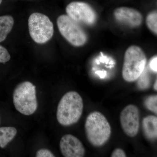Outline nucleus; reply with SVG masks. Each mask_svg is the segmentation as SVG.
I'll return each mask as SVG.
<instances>
[{
	"mask_svg": "<svg viewBox=\"0 0 157 157\" xmlns=\"http://www.w3.org/2000/svg\"><path fill=\"white\" fill-rule=\"evenodd\" d=\"M82 98L78 93H66L59 102L57 110V119L64 126L76 124L81 117L83 111Z\"/></svg>",
	"mask_w": 157,
	"mask_h": 157,
	"instance_id": "obj_1",
	"label": "nucleus"
},
{
	"mask_svg": "<svg viewBox=\"0 0 157 157\" xmlns=\"http://www.w3.org/2000/svg\"><path fill=\"white\" fill-rule=\"evenodd\" d=\"M86 137L95 147L104 145L111 135V127L106 117L101 113L95 111L88 116L85 124Z\"/></svg>",
	"mask_w": 157,
	"mask_h": 157,
	"instance_id": "obj_2",
	"label": "nucleus"
},
{
	"mask_svg": "<svg viewBox=\"0 0 157 157\" xmlns=\"http://www.w3.org/2000/svg\"><path fill=\"white\" fill-rule=\"evenodd\" d=\"M145 54L140 47L132 45L127 49L122 69V76L128 82L135 81L140 77L146 63Z\"/></svg>",
	"mask_w": 157,
	"mask_h": 157,
	"instance_id": "obj_3",
	"label": "nucleus"
},
{
	"mask_svg": "<svg viewBox=\"0 0 157 157\" xmlns=\"http://www.w3.org/2000/svg\"><path fill=\"white\" fill-rule=\"evenodd\" d=\"M13 103L16 109L24 115H32L38 107L36 86L29 81L19 83L13 94Z\"/></svg>",
	"mask_w": 157,
	"mask_h": 157,
	"instance_id": "obj_4",
	"label": "nucleus"
},
{
	"mask_svg": "<svg viewBox=\"0 0 157 157\" xmlns=\"http://www.w3.org/2000/svg\"><path fill=\"white\" fill-rule=\"evenodd\" d=\"M29 29L31 38L38 44H44L53 36V25L45 14L34 13L28 21Z\"/></svg>",
	"mask_w": 157,
	"mask_h": 157,
	"instance_id": "obj_5",
	"label": "nucleus"
},
{
	"mask_svg": "<svg viewBox=\"0 0 157 157\" xmlns=\"http://www.w3.org/2000/svg\"><path fill=\"white\" fill-rule=\"evenodd\" d=\"M57 23L60 33L70 44L75 46H81L86 43L87 37L85 32L78 22L68 15L59 16Z\"/></svg>",
	"mask_w": 157,
	"mask_h": 157,
	"instance_id": "obj_6",
	"label": "nucleus"
},
{
	"mask_svg": "<svg viewBox=\"0 0 157 157\" xmlns=\"http://www.w3.org/2000/svg\"><path fill=\"white\" fill-rule=\"evenodd\" d=\"M68 16L76 22L92 25L95 22L97 16L94 10L87 3L74 2L66 8Z\"/></svg>",
	"mask_w": 157,
	"mask_h": 157,
	"instance_id": "obj_7",
	"label": "nucleus"
},
{
	"mask_svg": "<svg viewBox=\"0 0 157 157\" xmlns=\"http://www.w3.org/2000/svg\"><path fill=\"white\" fill-rule=\"evenodd\" d=\"M120 122L125 134L130 137L137 135L139 128V112L135 105H128L121 113Z\"/></svg>",
	"mask_w": 157,
	"mask_h": 157,
	"instance_id": "obj_8",
	"label": "nucleus"
},
{
	"mask_svg": "<svg viewBox=\"0 0 157 157\" xmlns=\"http://www.w3.org/2000/svg\"><path fill=\"white\" fill-rule=\"evenodd\" d=\"M60 149L65 157H82L85 154V149L79 139L72 135H64L61 139Z\"/></svg>",
	"mask_w": 157,
	"mask_h": 157,
	"instance_id": "obj_9",
	"label": "nucleus"
},
{
	"mask_svg": "<svg viewBox=\"0 0 157 157\" xmlns=\"http://www.w3.org/2000/svg\"><path fill=\"white\" fill-rule=\"evenodd\" d=\"M113 14L118 21L131 27H137L142 23V14L132 8L125 7L117 8L115 9Z\"/></svg>",
	"mask_w": 157,
	"mask_h": 157,
	"instance_id": "obj_10",
	"label": "nucleus"
},
{
	"mask_svg": "<svg viewBox=\"0 0 157 157\" xmlns=\"http://www.w3.org/2000/svg\"><path fill=\"white\" fill-rule=\"evenodd\" d=\"M142 127L145 136L148 139H157V117L150 115L144 118L142 122Z\"/></svg>",
	"mask_w": 157,
	"mask_h": 157,
	"instance_id": "obj_11",
	"label": "nucleus"
},
{
	"mask_svg": "<svg viewBox=\"0 0 157 157\" xmlns=\"http://www.w3.org/2000/svg\"><path fill=\"white\" fill-rule=\"evenodd\" d=\"M14 24V19L11 16H0V42L6 39L12 30Z\"/></svg>",
	"mask_w": 157,
	"mask_h": 157,
	"instance_id": "obj_12",
	"label": "nucleus"
},
{
	"mask_svg": "<svg viewBox=\"0 0 157 157\" xmlns=\"http://www.w3.org/2000/svg\"><path fill=\"white\" fill-rule=\"evenodd\" d=\"M15 128L12 127L0 128V147L4 148L14 139L17 134Z\"/></svg>",
	"mask_w": 157,
	"mask_h": 157,
	"instance_id": "obj_13",
	"label": "nucleus"
},
{
	"mask_svg": "<svg viewBox=\"0 0 157 157\" xmlns=\"http://www.w3.org/2000/svg\"><path fill=\"white\" fill-rule=\"evenodd\" d=\"M146 24L150 31L157 35V10L149 13L146 17Z\"/></svg>",
	"mask_w": 157,
	"mask_h": 157,
	"instance_id": "obj_14",
	"label": "nucleus"
},
{
	"mask_svg": "<svg viewBox=\"0 0 157 157\" xmlns=\"http://www.w3.org/2000/svg\"><path fill=\"white\" fill-rule=\"evenodd\" d=\"M150 82V78L146 72L143 71V73L139 77L137 82L138 87L141 90L146 89L149 86Z\"/></svg>",
	"mask_w": 157,
	"mask_h": 157,
	"instance_id": "obj_15",
	"label": "nucleus"
},
{
	"mask_svg": "<svg viewBox=\"0 0 157 157\" xmlns=\"http://www.w3.org/2000/svg\"><path fill=\"white\" fill-rule=\"evenodd\" d=\"M145 104L147 109L157 114V95L148 97L145 101Z\"/></svg>",
	"mask_w": 157,
	"mask_h": 157,
	"instance_id": "obj_16",
	"label": "nucleus"
},
{
	"mask_svg": "<svg viewBox=\"0 0 157 157\" xmlns=\"http://www.w3.org/2000/svg\"><path fill=\"white\" fill-rule=\"evenodd\" d=\"M11 56L9 52L2 45H0V63H5L10 60Z\"/></svg>",
	"mask_w": 157,
	"mask_h": 157,
	"instance_id": "obj_17",
	"label": "nucleus"
},
{
	"mask_svg": "<svg viewBox=\"0 0 157 157\" xmlns=\"http://www.w3.org/2000/svg\"><path fill=\"white\" fill-rule=\"evenodd\" d=\"M37 157H54L53 154L47 149H41L37 152Z\"/></svg>",
	"mask_w": 157,
	"mask_h": 157,
	"instance_id": "obj_18",
	"label": "nucleus"
},
{
	"mask_svg": "<svg viewBox=\"0 0 157 157\" xmlns=\"http://www.w3.org/2000/svg\"><path fill=\"white\" fill-rule=\"evenodd\" d=\"M126 155L124 151L121 148H117L113 152L111 157H126Z\"/></svg>",
	"mask_w": 157,
	"mask_h": 157,
	"instance_id": "obj_19",
	"label": "nucleus"
},
{
	"mask_svg": "<svg viewBox=\"0 0 157 157\" xmlns=\"http://www.w3.org/2000/svg\"><path fill=\"white\" fill-rule=\"evenodd\" d=\"M150 67L153 71L157 72V57L153 59L150 63Z\"/></svg>",
	"mask_w": 157,
	"mask_h": 157,
	"instance_id": "obj_20",
	"label": "nucleus"
},
{
	"mask_svg": "<svg viewBox=\"0 0 157 157\" xmlns=\"http://www.w3.org/2000/svg\"><path fill=\"white\" fill-rule=\"evenodd\" d=\"M96 73L98 74V76H100L101 78H104L107 74L106 71H98L96 72Z\"/></svg>",
	"mask_w": 157,
	"mask_h": 157,
	"instance_id": "obj_21",
	"label": "nucleus"
},
{
	"mask_svg": "<svg viewBox=\"0 0 157 157\" xmlns=\"http://www.w3.org/2000/svg\"><path fill=\"white\" fill-rule=\"evenodd\" d=\"M155 90H157V80L156 81L154 84V86Z\"/></svg>",
	"mask_w": 157,
	"mask_h": 157,
	"instance_id": "obj_22",
	"label": "nucleus"
},
{
	"mask_svg": "<svg viewBox=\"0 0 157 157\" xmlns=\"http://www.w3.org/2000/svg\"><path fill=\"white\" fill-rule=\"evenodd\" d=\"M2 2V0H0V5H1V3Z\"/></svg>",
	"mask_w": 157,
	"mask_h": 157,
	"instance_id": "obj_23",
	"label": "nucleus"
}]
</instances>
